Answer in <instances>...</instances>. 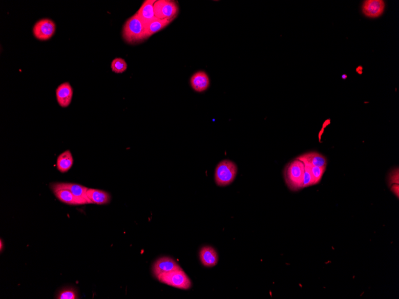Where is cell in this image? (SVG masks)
<instances>
[{"mask_svg":"<svg viewBox=\"0 0 399 299\" xmlns=\"http://www.w3.org/2000/svg\"><path fill=\"white\" fill-rule=\"evenodd\" d=\"M128 64L123 59L116 58L111 63V69L114 73L121 74L127 70Z\"/></svg>","mask_w":399,"mask_h":299,"instance_id":"obj_20","label":"cell"},{"mask_svg":"<svg viewBox=\"0 0 399 299\" xmlns=\"http://www.w3.org/2000/svg\"><path fill=\"white\" fill-rule=\"evenodd\" d=\"M314 185L313 181H312V176L310 172L307 170V168L305 167V172L304 174L303 182V189L307 188V187Z\"/></svg>","mask_w":399,"mask_h":299,"instance_id":"obj_22","label":"cell"},{"mask_svg":"<svg viewBox=\"0 0 399 299\" xmlns=\"http://www.w3.org/2000/svg\"><path fill=\"white\" fill-rule=\"evenodd\" d=\"M123 38L129 44H137L146 39L144 25L136 15L129 18L124 25Z\"/></svg>","mask_w":399,"mask_h":299,"instance_id":"obj_2","label":"cell"},{"mask_svg":"<svg viewBox=\"0 0 399 299\" xmlns=\"http://www.w3.org/2000/svg\"><path fill=\"white\" fill-rule=\"evenodd\" d=\"M154 14L159 19H173L179 13L177 3L170 0H158L154 5Z\"/></svg>","mask_w":399,"mask_h":299,"instance_id":"obj_5","label":"cell"},{"mask_svg":"<svg viewBox=\"0 0 399 299\" xmlns=\"http://www.w3.org/2000/svg\"><path fill=\"white\" fill-rule=\"evenodd\" d=\"M192 87L197 92H203L209 87L210 80L203 71H199L193 75L190 80Z\"/></svg>","mask_w":399,"mask_h":299,"instance_id":"obj_15","label":"cell"},{"mask_svg":"<svg viewBox=\"0 0 399 299\" xmlns=\"http://www.w3.org/2000/svg\"><path fill=\"white\" fill-rule=\"evenodd\" d=\"M200 259L201 264L207 268L214 267L218 262L217 251L211 246H204L200 251Z\"/></svg>","mask_w":399,"mask_h":299,"instance_id":"obj_14","label":"cell"},{"mask_svg":"<svg viewBox=\"0 0 399 299\" xmlns=\"http://www.w3.org/2000/svg\"><path fill=\"white\" fill-rule=\"evenodd\" d=\"M304 172V164L297 158L287 164L283 171L287 188L294 192L303 189Z\"/></svg>","mask_w":399,"mask_h":299,"instance_id":"obj_1","label":"cell"},{"mask_svg":"<svg viewBox=\"0 0 399 299\" xmlns=\"http://www.w3.org/2000/svg\"><path fill=\"white\" fill-rule=\"evenodd\" d=\"M237 171V165L231 160H224L216 167L215 181L219 186H228L235 181Z\"/></svg>","mask_w":399,"mask_h":299,"instance_id":"obj_3","label":"cell"},{"mask_svg":"<svg viewBox=\"0 0 399 299\" xmlns=\"http://www.w3.org/2000/svg\"><path fill=\"white\" fill-rule=\"evenodd\" d=\"M156 2L154 0H146L143 2L141 8L136 13L144 25L145 30L146 27L157 18L154 10V5Z\"/></svg>","mask_w":399,"mask_h":299,"instance_id":"obj_10","label":"cell"},{"mask_svg":"<svg viewBox=\"0 0 399 299\" xmlns=\"http://www.w3.org/2000/svg\"><path fill=\"white\" fill-rule=\"evenodd\" d=\"M391 190L395 196H396L397 199L399 197V185L398 184H393L391 186Z\"/></svg>","mask_w":399,"mask_h":299,"instance_id":"obj_24","label":"cell"},{"mask_svg":"<svg viewBox=\"0 0 399 299\" xmlns=\"http://www.w3.org/2000/svg\"><path fill=\"white\" fill-rule=\"evenodd\" d=\"M156 278L161 283L181 290H189L192 287V282L182 269L167 273H163Z\"/></svg>","mask_w":399,"mask_h":299,"instance_id":"obj_4","label":"cell"},{"mask_svg":"<svg viewBox=\"0 0 399 299\" xmlns=\"http://www.w3.org/2000/svg\"><path fill=\"white\" fill-rule=\"evenodd\" d=\"M385 9V3L382 0H368L362 6L363 13L365 15L375 18L382 15Z\"/></svg>","mask_w":399,"mask_h":299,"instance_id":"obj_11","label":"cell"},{"mask_svg":"<svg viewBox=\"0 0 399 299\" xmlns=\"http://www.w3.org/2000/svg\"><path fill=\"white\" fill-rule=\"evenodd\" d=\"M3 246H4V244H3V240L1 239V240H0V250H1V252H2V251L3 250Z\"/></svg>","mask_w":399,"mask_h":299,"instance_id":"obj_25","label":"cell"},{"mask_svg":"<svg viewBox=\"0 0 399 299\" xmlns=\"http://www.w3.org/2000/svg\"><path fill=\"white\" fill-rule=\"evenodd\" d=\"M53 194L55 197L62 203L71 205H80L89 204L88 201L81 198L75 196L70 190L67 189H58L54 190Z\"/></svg>","mask_w":399,"mask_h":299,"instance_id":"obj_12","label":"cell"},{"mask_svg":"<svg viewBox=\"0 0 399 299\" xmlns=\"http://www.w3.org/2000/svg\"><path fill=\"white\" fill-rule=\"evenodd\" d=\"M56 96L57 103L60 106H69L73 96V89L69 82H64L59 85L56 89Z\"/></svg>","mask_w":399,"mask_h":299,"instance_id":"obj_9","label":"cell"},{"mask_svg":"<svg viewBox=\"0 0 399 299\" xmlns=\"http://www.w3.org/2000/svg\"><path fill=\"white\" fill-rule=\"evenodd\" d=\"M305 167L310 172L313 181L314 185L318 184L321 182L323 175H324L326 167H319L313 165L304 164Z\"/></svg>","mask_w":399,"mask_h":299,"instance_id":"obj_19","label":"cell"},{"mask_svg":"<svg viewBox=\"0 0 399 299\" xmlns=\"http://www.w3.org/2000/svg\"><path fill=\"white\" fill-rule=\"evenodd\" d=\"M297 159L303 162L304 164L319 167H326L328 164L326 158L317 152L305 153L298 157Z\"/></svg>","mask_w":399,"mask_h":299,"instance_id":"obj_13","label":"cell"},{"mask_svg":"<svg viewBox=\"0 0 399 299\" xmlns=\"http://www.w3.org/2000/svg\"><path fill=\"white\" fill-rule=\"evenodd\" d=\"M173 19H159L156 18L151 23L145 28V38H149L151 36L161 31L167 25H170Z\"/></svg>","mask_w":399,"mask_h":299,"instance_id":"obj_18","label":"cell"},{"mask_svg":"<svg viewBox=\"0 0 399 299\" xmlns=\"http://www.w3.org/2000/svg\"><path fill=\"white\" fill-rule=\"evenodd\" d=\"M182 269L174 259L169 257L160 258L154 263L153 266L154 275L157 277L163 273H167Z\"/></svg>","mask_w":399,"mask_h":299,"instance_id":"obj_8","label":"cell"},{"mask_svg":"<svg viewBox=\"0 0 399 299\" xmlns=\"http://www.w3.org/2000/svg\"><path fill=\"white\" fill-rule=\"evenodd\" d=\"M74 164V158L70 150L64 151L59 154L56 160L57 170L62 174H66L70 170Z\"/></svg>","mask_w":399,"mask_h":299,"instance_id":"obj_16","label":"cell"},{"mask_svg":"<svg viewBox=\"0 0 399 299\" xmlns=\"http://www.w3.org/2000/svg\"><path fill=\"white\" fill-rule=\"evenodd\" d=\"M87 196L92 204L98 205L109 204L111 199V197L109 193L97 189L89 188Z\"/></svg>","mask_w":399,"mask_h":299,"instance_id":"obj_17","label":"cell"},{"mask_svg":"<svg viewBox=\"0 0 399 299\" xmlns=\"http://www.w3.org/2000/svg\"><path fill=\"white\" fill-rule=\"evenodd\" d=\"M56 31V25L52 20L43 19L36 23L33 28V34L36 38L41 41L48 40L53 37Z\"/></svg>","mask_w":399,"mask_h":299,"instance_id":"obj_6","label":"cell"},{"mask_svg":"<svg viewBox=\"0 0 399 299\" xmlns=\"http://www.w3.org/2000/svg\"><path fill=\"white\" fill-rule=\"evenodd\" d=\"M78 293L76 290L73 288H66L59 291L56 297L57 299H76L78 298Z\"/></svg>","mask_w":399,"mask_h":299,"instance_id":"obj_21","label":"cell"},{"mask_svg":"<svg viewBox=\"0 0 399 299\" xmlns=\"http://www.w3.org/2000/svg\"><path fill=\"white\" fill-rule=\"evenodd\" d=\"M50 189H52V191L62 189L70 190L75 196L85 199L88 201L89 204H92L91 201L89 200L87 196V192L89 189L87 187L77 184V183L60 182L52 183V184L50 185Z\"/></svg>","mask_w":399,"mask_h":299,"instance_id":"obj_7","label":"cell"},{"mask_svg":"<svg viewBox=\"0 0 399 299\" xmlns=\"http://www.w3.org/2000/svg\"><path fill=\"white\" fill-rule=\"evenodd\" d=\"M398 168L394 169L391 171L389 176V183L391 186L393 184H399Z\"/></svg>","mask_w":399,"mask_h":299,"instance_id":"obj_23","label":"cell"}]
</instances>
